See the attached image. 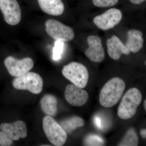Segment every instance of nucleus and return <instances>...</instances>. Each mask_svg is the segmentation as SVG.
Masks as SVG:
<instances>
[{
	"label": "nucleus",
	"instance_id": "obj_16",
	"mask_svg": "<svg viewBox=\"0 0 146 146\" xmlns=\"http://www.w3.org/2000/svg\"><path fill=\"white\" fill-rule=\"evenodd\" d=\"M57 100L53 95L46 94L42 97L40 102L42 111L50 116H54L57 112Z\"/></svg>",
	"mask_w": 146,
	"mask_h": 146
},
{
	"label": "nucleus",
	"instance_id": "obj_20",
	"mask_svg": "<svg viewBox=\"0 0 146 146\" xmlns=\"http://www.w3.org/2000/svg\"><path fill=\"white\" fill-rule=\"evenodd\" d=\"M64 47L63 42L59 40L56 41L53 49L52 58L54 60L57 61L60 59L64 50Z\"/></svg>",
	"mask_w": 146,
	"mask_h": 146
},
{
	"label": "nucleus",
	"instance_id": "obj_27",
	"mask_svg": "<svg viewBox=\"0 0 146 146\" xmlns=\"http://www.w3.org/2000/svg\"><path fill=\"white\" fill-rule=\"evenodd\" d=\"M145 65H146V61H145Z\"/></svg>",
	"mask_w": 146,
	"mask_h": 146
},
{
	"label": "nucleus",
	"instance_id": "obj_22",
	"mask_svg": "<svg viewBox=\"0 0 146 146\" xmlns=\"http://www.w3.org/2000/svg\"><path fill=\"white\" fill-rule=\"evenodd\" d=\"M13 143V140L7 133L4 131H0V145L9 146Z\"/></svg>",
	"mask_w": 146,
	"mask_h": 146
},
{
	"label": "nucleus",
	"instance_id": "obj_25",
	"mask_svg": "<svg viewBox=\"0 0 146 146\" xmlns=\"http://www.w3.org/2000/svg\"><path fill=\"white\" fill-rule=\"evenodd\" d=\"M140 134L141 136H142L143 138H146V129H142V130L140 131Z\"/></svg>",
	"mask_w": 146,
	"mask_h": 146
},
{
	"label": "nucleus",
	"instance_id": "obj_18",
	"mask_svg": "<svg viewBox=\"0 0 146 146\" xmlns=\"http://www.w3.org/2000/svg\"><path fill=\"white\" fill-rule=\"evenodd\" d=\"M138 144V135L133 128L130 129L126 133L121 142L118 145L120 146H137Z\"/></svg>",
	"mask_w": 146,
	"mask_h": 146
},
{
	"label": "nucleus",
	"instance_id": "obj_26",
	"mask_svg": "<svg viewBox=\"0 0 146 146\" xmlns=\"http://www.w3.org/2000/svg\"><path fill=\"white\" fill-rule=\"evenodd\" d=\"M144 107L145 110H146V100H145L144 102Z\"/></svg>",
	"mask_w": 146,
	"mask_h": 146
},
{
	"label": "nucleus",
	"instance_id": "obj_15",
	"mask_svg": "<svg viewBox=\"0 0 146 146\" xmlns=\"http://www.w3.org/2000/svg\"><path fill=\"white\" fill-rule=\"evenodd\" d=\"M127 39L126 46L130 52H138L143 46L144 39L142 32L136 29H131L128 31Z\"/></svg>",
	"mask_w": 146,
	"mask_h": 146
},
{
	"label": "nucleus",
	"instance_id": "obj_9",
	"mask_svg": "<svg viewBox=\"0 0 146 146\" xmlns=\"http://www.w3.org/2000/svg\"><path fill=\"white\" fill-rule=\"evenodd\" d=\"M0 10L9 25H16L21 21V11L17 0H0Z\"/></svg>",
	"mask_w": 146,
	"mask_h": 146
},
{
	"label": "nucleus",
	"instance_id": "obj_6",
	"mask_svg": "<svg viewBox=\"0 0 146 146\" xmlns=\"http://www.w3.org/2000/svg\"><path fill=\"white\" fill-rule=\"evenodd\" d=\"M45 27L47 34L55 40L69 42L72 40L74 37V32L73 29L57 20H47L45 23Z\"/></svg>",
	"mask_w": 146,
	"mask_h": 146
},
{
	"label": "nucleus",
	"instance_id": "obj_7",
	"mask_svg": "<svg viewBox=\"0 0 146 146\" xmlns=\"http://www.w3.org/2000/svg\"><path fill=\"white\" fill-rule=\"evenodd\" d=\"M122 13L119 9L111 8L94 19V24L98 28L107 31L115 27L122 19Z\"/></svg>",
	"mask_w": 146,
	"mask_h": 146
},
{
	"label": "nucleus",
	"instance_id": "obj_13",
	"mask_svg": "<svg viewBox=\"0 0 146 146\" xmlns=\"http://www.w3.org/2000/svg\"><path fill=\"white\" fill-rule=\"evenodd\" d=\"M106 44L108 54L114 60H119L123 54L128 55L130 53L126 46L116 35H113L108 39Z\"/></svg>",
	"mask_w": 146,
	"mask_h": 146
},
{
	"label": "nucleus",
	"instance_id": "obj_5",
	"mask_svg": "<svg viewBox=\"0 0 146 146\" xmlns=\"http://www.w3.org/2000/svg\"><path fill=\"white\" fill-rule=\"evenodd\" d=\"M12 84L18 90H28L33 94H38L43 89V80L37 73L28 72L14 78Z\"/></svg>",
	"mask_w": 146,
	"mask_h": 146
},
{
	"label": "nucleus",
	"instance_id": "obj_10",
	"mask_svg": "<svg viewBox=\"0 0 146 146\" xmlns=\"http://www.w3.org/2000/svg\"><path fill=\"white\" fill-rule=\"evenodd\" d=\"M89 48L85 52V55L89 60L100 63L105 58V50L100 37L96 35H90L87 39Z\"/></svg>",
	"mask_w": 146,
	"mask_h": 146
},
{
	"label": "nucleus",
	"instance_id": "obj_11",
	"mask_svg": "<svg viewBox=\"0 0 146 146\" xmlns=\"http://www.w3.org/2000/svg\"><path fill=\"white\" fill-rule=\"evenodd\" d=\"M66 101L72 106L79 107L86 103L89 99V94L85 90L70 84L66 86L65 91Z\"/></svg>",
	"mask_w": 146,
	"mask_h": 146
},
{
	"label": "nucleus",
	"instance_id": "obj_12",
	"mask_svg": "<svg viewBox=\"0 0 146 146\" xmlns=\"http://www.w3.org/2000/svg\"><path fill=\"white\" fill-rule=\"evenodd\" d=\"M0 129L8 134L13 141H18L20 138L27 136L26 125L22 121L13 123H3L0 125Z\"/></svg>",
	"mask_w": 146,
	"mask_h": 146
},
{
	"label": "nucleus",
	"instance_id": "obj_8",
	"mask_svg": "<svg viewBox=\"0 0 146 146\" xmlns=\"http://www.w3.org/2000/svg\"><path fill=\"white\" fill-rule=\"evenodd\" d=\"M4 65L11 75L18 77L29 72L34 66V62L29 57L18 59L9 56L5 60Z\"/></svg>",
	"mask_w": 146,
	"mask_h": 146
},
{
	"label": "nucleus",
	"instance_id": "obj_17",
	"mask_svg": "<svg viewBox=\"0 0 146 146\" xmlns=\"http://www.w3.org/2000/svg\"><path fill=\"white\" fill-rule=\"evenodd\" d=\"M84 120L80 117L74 116L72 117L62 121L60 123V125L67 133H71L77 128L84 125Z\"/></svg>",
	"mask_w": 146,
	"mask_h": 146
},
{
	"label": "nucleus",
	"instance_id": "obj_1",
	"mask_svg": "<svg viewBox=\"0 0 146 146\" xmlns=\"http://www.w3.org/2000/svg\"><path fill=\"white\" fill-rule=\"evenodd\" d=\"M125 88V84L122 79L115 77L111 79L102 88L99 101L102 106L109 108L119 102Z\"/></svg>",
	"mask_w": 146,
	"mask_h": 146
},
{
	"label": "nucleus",
	"instance_id": "obj_23",
	"mask_svg": "<svg viewBox=\"0 0 146 146\" xmlns=\"http://www.w3.org/2000/svg\"><path fill=\"white\" fill-rule=\"evenodd\" d=\"M94 122H95V125L98 128H102L103 124L102 123L101 119L100 117H98V116L95 117V119H94Z\"/></svg>",
	"mask_w": 146,
	"mask_h": 146
},
{
	"label": "nucleus",
	"instance_id": "obj_3",
	"mask_svg": "<svg viewBox=\"0 0 146 146\" xmlns=\"http://www.w3.org/2000/svg\"><path fill=\"white\" fill-rule=\"evenodd\" d=\"M62 72L65 78L76 86L83 89L87 85L89 80V72L83 64L71 62L64 66Z\"/></svg>",
	"mask_w": 146,
	"mask_h": 146
},
{
	"label": "nucleus",
	"instance_id": "obj_21",
	"mask_svg": "<svg viewBox=\"0 0 146 146\" xmlns=\"http://www.w3.org/2000/svg\"><path fill=\"white\" fill-rule=\"evenodd\" d=\"M119 0H93L96 6L99 7H107L113 6L117 3Z\"/></svg>",
	"mask_w": 146,
	"mask_h": 146
},
{
	"label": "nucleus",
	"instance_id": "obj_14",
	"mask_svg": "<svg viewBox=\"0 0 146 146\" xmlns=\"http://www.w3.org/2000/svg\"><path fill=\"white\" fill-rule=\"evenodd\" d=\"M40 8L48 15L59 16L64 12L65 6L61 0H37Z\"/></svg>",
	"mask_w": 146,
	"mask_h": 146
},
{
	"label": "nucleus",
	"instance_id": "obj_19",
	"mask_svg": "<svg viewBox=\"0 0 146 146\" xmlns=\"http://www.w3.org/2000/svg\"><path fill=\"white\" fill-rule=\"evenodd\" d=\"M84 143L86 146H102L104 144L103 139L96 134H90L86 136Z\"/></svg>",
	"mask_w": 146,
	"mask_h": 146
},
{
	"label": "nucleus",
	"instance_id": "obj_24",
	"mask_svg": "<svg viewBox=\"0 0 146 146\" xmlns=\"http://www.w3.org/2000/svg\"><path fill=\"white\" fill-rule=\"evenodd\" d=\"M129 1L134 4L138 5L143 3L146 1V0H129Z\"/></svg>",
	"mask_w": 146,
	"mask_h": 146
},
{
	"label": "nucleus",
	"instance_id": "obj_4",
	"mask_svg": "<svg viewBox=\"0 0 146 146\" xmlns=\"http://www.w3.org/2000/svg\"><path fill=\"white\" fill-rule=\"evenodd\" d=\"M43 128L47 138L53 145L61 146L65 143L68 137L67 132L51 117L47 116L44 117Z\"/></svg>",
	"mask_w": 146,
	"mask_h": 146
},
{
	"label": "nucleus",
	"instance_id": "obj_2",
	"mask_svg": "<svg viewBox=\"0 0 146 146\" xmlns=\"http://www.w3.org/2000/svg\"><path fill=\"white\" fill-rule=\"evenodd\" d=\"M142 100V94L139 89L132 88L128 90L118 107V116L123 119L132 118L136 114Z\"/></svg>",
	"mask_w": 146,
	"mask_h": 146
}]
</instances>
